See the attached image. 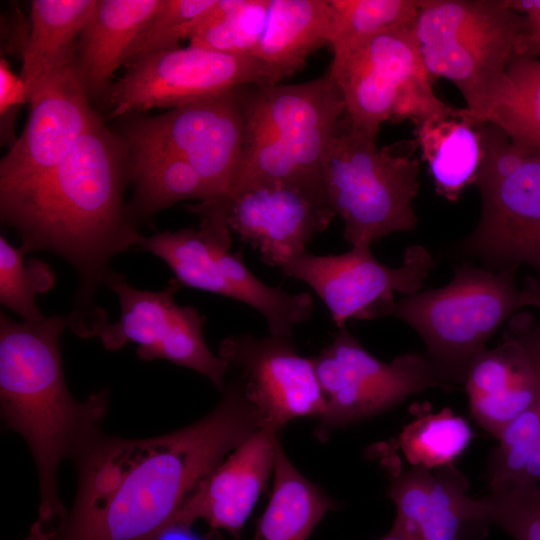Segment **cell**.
<instances>
[{
  "instance_id": "14",
  "label": "cell",
  "mask_w": 540,
  "mask_h": 540,
  "mask_svg": "<svg viewBox=\"0 0 540 540\" xmlns=\"http://www.w3.org/2000/svg\"><path fill=\"white\" fill-rule=\"evenodd\" d=\"M75 60L50 71L30 89L26 126L0 161V207L47 179L98 117Z\"/></svg>"
},
{
  "instance_id": "27",
  "label": "cell",
  "mask_w": 540,
  "mask_h": 540,
  "mask_svg": "<svg viewBox=\"0 0 540 540\" xmlns=\"http://www.w3.org/2000/svg\"><path fill=\"white\" fill-rule=\"evenodd\" d=\"M96 0H33L20 77L30 89L46 74L76 59L77 41Z\"/></svg>"
},
{
  "instance_id": "37",
  "label": "cell",
  "mask_w": 540,
  "mask_h": 540,
  "mask_svg": "<svg viewBox=\"0 0 540 540\" xmlns=\"http://www.w3.org/2000/svg\"><path fill=\"white\" fill-rule=\"evenodd\" d=\"M524 23L518 36L515 54L529 57L540 56V17L523 16Z\"/></svg>"
},
{
  "instance_id": "1",
  "label": "cell",
  "mask_w": 540,
  "mask_h": 540,
  "mask_svg": "<svg viewBox=\"0 0 540 540\" xmlns=\"http://www.w3.org/2000/svg\"><path fill=\"white\" fill-rule=\"evenodd\" d=\"M221 392L211 412L179 430L144 439L102 435L75 463L66 517L23 540H154L199 482L263 427L238 377Z\"/></svg>"
},
{
  "instance_id": "6",
  "label": "cell",
  "mask_w": 540,
  "mask_h": 540,
  "mask_svg": "<svg viewBox=\"0 0 540 540\" xmlns=\"http://www.w3.org/2000/svg\"><path fill=\"white\" fill-rule=\"evenodd\" d=\"M523 23L503 0L420 1L414 32L423 63L458 88L477 124L485 123Z\"/></svg>"
},
{
  "instance_id": "30",
  "label": "cell",
  "mask_w": 540,
  "mask_h": 540,
  "mask_svg": "<svg viewBox=\"0 0 540 540\" xmlns=\"http://www.w3.org/2000/svg\"><path fill=\"white\" fill-rule=\"evenodd\" d=\"M270 0H217L200 18L190 45L232 55H250L268 18Z\"/></svg>"
},
{
  "instance_id": "38",
  "label": "cell",
  "mask_w": 540,
  "mask_h": 540,
  "mask_svg": "<svg viewBox=\"0 0 540 540\" xmlns=\"http://www.w3.org/2000/svg\"><path fill=\"white\" fill-rule=\"evenodd\" d=\"M154 540H200L190 532V527L172 525L159 534Z\"/></svg>"
},
{
  "instance_id": "12",
  "label": "cell",
  "mask_w": 540,
  "mask_h": 540,
  "mask_svg": "<svg viewBox=\"0 0 540 540\" xmlns=\"http://www.w3.org/2000/svg\"><path fill=\"white\" fill-rule=\"evenodd\" d=\"M242 88L175 107L125 126L129 144L158 148L184 159L200 175L211 200L229 194L245 144Z\"/></svg>"
},
{
  "instance_id": "23",
  "label": "cell",
  "mask_w": 540,
  "mask_h": 540,
  "mask_svg": "<svg viewBox=\"0 0 540 540\" xmlns=\"http://www.w3.org/2000/svg\"><path fill=\"white\" fill-rule=\"evenodd\" d=\"M330 28L328 0H270L263 35L251 54L267 84L290 77L313 52L329 45Z\"/></svg>"
},
{
  "instance_id": "25",
  "label": "cell",
  "mask_w": 540,
  "mask_h": 540,
  "mask_svg": "<svg viewBox=\"0 0 540 540\" xmlns=\"http://www.w3.org/2000/svg\"><path fill=\"white\" fill-rule=\"evenodd\" d=\"M127 144L134 186L127 210L135 226L177 202L211 200L202 178L184 159L158 148Z\"/></svg>"
},
{
  "instance_id": "21",
  "label": "cell",
  "mask_w": 540,
  "mask_h": 540,
  "mask_svg": "<svg viewBox=\"0 0 540 540\" xmlns=\"http://www.w3.org/2000/svg\"><path fill=\"white\" fill-rule=\"evenodd\" d=\"M279 432L263 426L206 475L186 499L172 525L205 520L239 540L240 531L273 472ZM171 525V526H172Z\"/></svg>"
},
{
  "instance_id": "39",
  "label": "cell",
  "mask_w": 540,
  "mask_h": 540,
  "mask_svg": "<svg viewBox=\"0 0 540 540\" xmlns=\"http://www.w3.org/2000/svg\"><path fill=\"white\" fill-rule=\"evenodd\" d=\"M525 283L530 287V289L533 292V296H534L533 307H536L540 310V280L528 276L525 278Z\"/></svg>"
},
{
  "instance_id": "17",
  "label": "cell",
  "mask_w": 540,
  "mask_h": 540,
  "mask_svg": "<svg viewBox=\"0 0 540 540\" xmlns=\"http://www.w3.org/2000/svg\"><path fill=\"white\" fill-rule=\"evenodd\" d=\"M212 200L230 230L278 268L306 252L336 216L321 175L266 181Z\"/></svg>"
},
{
  "instance_id": "33",
  "label": "cell",
  "mask_w": 540,
  "mask_h": 540,
  "mask_svg": "<svg viewBox=\"0 0 540 540\" xmlns=\"http://www.w3.org/2000/svg\"><path fill=\"white\" fill-rule=\"evenodd\" d=\"M26 247L12 246L0 236V302L23 318L35 323L45 317L35 303L38 294L49 291L56 275L51 267L36 258L24 260Z\"/></svg>"
},
{
  "instance_id": "13",
  "label": "cell",
  "mask_w": 540,
  "mask_h": 540,
  "mask_svg": "<svg viewBox=\"0 0 540 540\" xmlns=\"http://www.w3.org/2000/svg\"><path fill=\"white\" fill-rule=\"evenodd\" d=\"M436 266L421 245L405 250L403 264L392 268L379 262L370 246L356 245L337 255H314L307 251L279 269L306 283L324 302L338 328L349 319L373 320L391 316L394 294L419 292Z\"/></svg>"
},
{
  "instance_id": "4",
  "label": "cell",
  "mask_w": 540,
  "mask_h": 540,
  "mask_svg": "<svg viewBox=\"0 0 540 540\" xmlns=\"http://www.w3.org/2000/svg\"><path fill=\"white\" fill-rule=\"evenodd\" d=\"M517 270L494 271L464 260L447 285L396 302L391 316L419 334L445 389L463 386L470 365L499 327L533 307L530 287L516 284Z\"/></svg>"
},
{
  "instance_id": "3",
  "label": "cell",
  "mask_w": 540,
  "mask_h": 540,
  "mask_svg": "<svg viewBox=\"0 0 540 540\" xmlns=\"http://www.w3.org/2000/svg\"><path fill=\"white\" fill-rule=\"evenodd\" d=\"M67 317L16 322L0 315V406L8 429L26 441L37 468L40 507L30 529L46 532L67 515L57 492V471L64 459L75 463L103 435L109 391L77 401L65 382L60 338Z\"/></svg>"
},
{
  "instance_id": "5",
  "label": "cell",
  "mask_w": 540,
  "mask_h": 540,
  "mask_svg": "<svg viewBox=\"0 0 540 540\" xmlns=\"http://www.w3.org/2000/svg\"><path fill=\"white\" fill-rule=\"evenodd\" d=\"M242 102L245 144L229 194L266 181L321 174L322 156L345 113L328 72L304 83L244 87Z\"/></svg>"
},
{
  "instance_id": "7",
  "label": "cell",
  "mask_w": 540,
  "mask_h": 540,
  "mask_svg": "<svg viewBox=\"0 0 540 540\" xmlns=\"http://www.w3.org/2000/svg\"><path fill=\"white\" fill-rule=\"evenodd\" d=\"M376 137L339 125L321 160L327 200L343 220V237L351 246H371L418 223L413 200L420 187L419 162L379 147Z\"/></svg>"
},
{
  "instance_id": "36",
  "label": "cell",
  "mask_w": 540,
  "mask_h": 540,
  "mask_svg": "<svg viewBox=\"0 0 540 540\" xmlns=\"http://www.w3.org/2000/svg\"><path fill=\"white\" fill-rule=\"evenodd\" d=\"M28 102V88L20 75L14 74L7 61L0 60V124L1 140L11 146L14 137V122L20 107Z\"/></svg>"
},
{
  "instance_id": "35",
  "label": "cell",
  "mask_w": 540,
  "mask_h": 540,
  "mask_svg": "<svg viewBox=\"0 0 540 540\" xmlns=\"http://www.w3.org/2000/svg\"><path fill=\"white\" fill-rule=\"evenodd\" d=\"M217 0H162L137 38L125 65L143 56L179 48ZM124 65V66H125Z\"/></svg>"
},
{
  "instance_id": "11",
  "label": "cell",
  "mask_w": 540,
  "mask_h": 540,
  "mask_svg": "<svg viewBox=\"0 0 540 540\" xmlns=\"http://www.w3.org/2000/svg\"><path fill=\"white\" fill-rule=\"evenodd\" d=\"M199 231L187 229L167 244L163 260L180 285L241 301L260 312L271 335L291 337L293 327L309 320L314 302L308 292L289 294L271 287L229 251L230 228L215 210L200 213Z\"/></svg>"
},
{
  "instance_id": "20",
  "label": "cell",
  "mask_w": 540,
  "mask_h": 540,
  "mask_svg": "<svg viewBox=\"0 0 540 540\" xmlns=\"http://www.w3.org/2000/svg\"><path fill=\"white\" fill-rule=\"evenodd\" d=\"M469 482L454 466H412L390 480L387 496L396 506L394 526L409 540H480L487 524Z\"/></svg>"
},
{
  "instance_id": "10",
  "label": "cell",
  "mask_w": 540,
  "mask_h": 540,
  "mask_svg": "<svg viewBox=\"0 0 540 540\" xmlns=\"http://www.w3.org/2000/svg\"><path fill=\"white\" fill-rule=\"evenodd\" d=\"M325 398L316 436L325 441L342 427L386 412L408 397L444 383L429 358L409 352L384 362L371 355L345 326L313 358Z\"/></svg>"
},
{
  "instance_id": "24",
  "label": "cell",
  "mask_w": 540,
  "mask_h": 540,
  "mask_svg": "<svg viewBox=\"0 0 540 540\" xmlns=\"http://www.w3.org/2000/svg\"><path fill=\"white\" fill-rule=\"evenodd\" d=\"M415 135L438 195L450 202L474 184L483 159V139L466 109L447 107L415 125Z\"/></svg>"
},
{
  "instance_id": "16",
  "label": "cell",
  "mask_w": 540,
  "mask_h": 540,
  "mask_svg": "<svg viewBox=\"0 0 540 540\" xmlns=\"http://www.w3.org/2000/svg\"><path fill=\"white\" fill-rule=\"evenodd\" d=\"M105 285L118 296L121 307L119 320L107 323L96 336L107 350L135 342L140 359L168 360L200 373L223 390L229 365L207 346L206 317L194 307L176 304L174 297L181 287L176 279L161 291L138 290L111 271Z\"/></svg>"
},
{
  "instance_id": "40",
  "label": "cell",
  "mask_w": 540,
  "mask_h": 540,
  "mask_svg": "<svg viewBox=\"0 0 540 540\" xmlns=\"http://www.w3.org/2000/svg\"><path fill=\"white\" fill-rule=\"evenodd\" d=\"M378 540H409L406 535L393 525L392 529Z\"/></svg>"
},
{
  "instance_id": "18",
  "label": "cell",
  "mask_w": 540,
  "mask_h": 540,
  "mask_svg": "<svg viewBox=\"0 0 540 540\" xmlns=\"http://www.w3.org/2000/svg\"><path fill=\"white\" fill-rule=\"evenodd\" d=\"M219 356L237 371L263 426L280 432L293 419L324 412L314 360L299 355L290 337L231 335L221 341Z\"/></svg>"
},
{
  "instance_id": "22",
  "label": "cell",
  "mask_w": 540,
  "mask_h": 540,
  "mask_svg": "<svg viewBox=\"0 0 540 540\" xmlns=\"http://www.w3.org/2000/svg\"><path fill=\"white\" fill-rule=\"evenodd\" d=\"M162 0H96L77 41L75 65L89 99L105 101L115 71L125 65Z\"/></svg>"
},
{
  "instance_id": "8",
  "label": "cell",
  "mask_w": 540,
  "mask_h": 540,
  "mask_svg": "<svg viewBox=\"0 0 540 540\" xmlns=\"http://www.w3.org/2000/svg\"><path fill=\"white\" fill-rule=\"evenodd\" d=\"M481 131L483 159L474 182L481 216L455 253L494 271L525 264L540 280V150L491 123Z\"/></svg>"
},
{
  "instance_id": "19",
  "label": "cell",
  "mask_w": 540,
  "mask_h": 540,
  "mask_svg": "<svg viewBox=\"0 0 540 540\" xmlns=\"http://www.w3.org/2000/svg\"><path fill=\"white\" fill-rule=\"evenodd\" d=\"M463 387L472 417L497 438L540 398V321L526 311L514 313L500 343L472 362Z\"/></svg>"
},
{
  "instance_id": "32",
  "label": "cell",
  "mask_w": 540,
  "mask_h": 540,
  "mask_svg": "<svg viewBox=\"0 0 540 540\" xmlns=\"http://www.w3.org/2000/svg\"><path fill=\"white\" fill-rule=\"evenodd\" d=\"M333 56L382 31L414 24L421 0H328Z\"/></svg>"
},
{
  "instance_id": "2",
  "label": "cell",
  "mask_w": 540,
  "mask_h": 540,
  "mask_svg": "<svg viewBox=\"0 0 540 540\" xmlns=\"http://www.w3.org/2000/svg\"><path fill=\"white\" fill-rule=\"evenodd\" d=\"M129 163L127 141L98 115L47 179L0 207L1 220L18 232L28 251H52L77 271L79 286L67 321L82 338L96 337L107 324L95 295L112 271L110 259L138 246L143 236L124 204Z\"/></svg>"
},
{
  "instance_id": "28",
  "label": "cell",
  "mask_w": 540,
  "mask_h": 540,
  "mask_svg": "<svg viewBox=\"0 0 540 540\" xmlns=\"http://www.w3.org/2000/svg\"><path fill=\"white\" fill-rule=\"evenodd\" d=\"M485 123L540 150L539 58L512 56Z\"/></svg>"
},
{
  "instance_id": "34",
  "label": "cell",
  "mask_w": 540,
  "mask_h": 540,
  "mask_svg": "<svg viewBox=\"0 0 540 540\" xmlns=\"http://www.w3.org/2000/svg\"><path fill=\"white\" fill-rule=\"evenodd\" d=\"M477 500L485 524L514 540H540V484L491 489Z\"/></svg>"
},
{
  "instance_id": "15",
  "label": "cell",
  "mask_w": 540,
  "mask_h": 540,
  "mask_svg": "<svg viewBox=\"0 0 540 540\" xmlns=\"http://www.w3.org/2000/svg\"><path fill=\"white\" fill-rule=\"evenodd\" d=\"M114 82L106 103L110 116L151 108H175L246 86H267L250 55H232L189 45L131 61Z\"/></svg>"
},
{
  "instance_id": "29",
  "label": "cell",
  "mask_w": 540,
  "mask_h": 540,
  "mask_svg": "<svg viewBox=\"0 0 540 540\" xmlns=\"http://www.w3.org/2000/svg\"><path fill=\"white\" fill-rule=\"evenodd\" d=\"M487 458L488 489L540 484V398L509 422Z\"/></svg>"
},
{
  "instance_id": "26",
  "label": "cell",
  "mask_w": 540,
  "mask_h": 540,
  "mask_svg": "<svg viewBox=\"0 0 540 540\" xmlns=\"http://www.w3.org/2000/svg\"><path fill=\"white\" fill-rule=\"evenodd\" d=\"M273 479L270 500L252 540H308L324 515L337 509L335 500L295 468L281 444Z\"/></svg>"
},
{
  "instance_id": "31",
  "label": "cell",
  "mask_w": 540,
  "mask_h": 540,
  "mask_svg": "<svg viewBox=\"0 0 540 540\" xmlns=\"http://www.w3.org/2000/svg\"><path fill=\"white\" fill-rule=\"evenodd\" d=\"M418 407L420 414L403 428L397 440L406 460L427 469L454 465L472 441L470 424L449 408L432 413L425 412L423 405Z\"/></svg>"
},
{
  "instance_id": "9",
  "label": "cell",
  "mask_w": 540,
  "mask_h": 540,
  "mask_svg": "<svg viewBox=\"0 0 540 540\" xmlns=\"http://www.w3.org/2000/svg\"><path fill=\"white\" fill-rule=\"evenodd\" d=\"M414 24L374 34L332 57L328 73L352 129L377 136L387 120L417 125L448 107L433 91Z\"/></svg>"
}]
</instances>
